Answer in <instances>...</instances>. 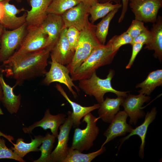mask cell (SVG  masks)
I'll list each match as a JSON object with an SVG mask.
<instances>
[{"mask_svg":"<svg viewBox=\"0 0 162 162\" xmlns=\"http://www.w3.org/2000/svg\"><path fill=\"white\" fill-rule=\"evenodd\" d=\"M50 52L45 49L3 62V73L16 81L14 86H21L25 81L45 76Z\"/></svg>","mask_w":162,"mask_h":162,"instance_id":"6da1fadb","label":"cell"},{"mask_svg":"<svg viewBox=\"0 0 162 162\" xmlns=\"http://www.w3.org/2000/svg\"><path fill=\"white\" fill-rule=\"evenodd\" d=\"M96 25L88 20L84 28L80 31L79 41L71 62L66 67L72 75L87 59L93 51L101 44L95 34Z\"/></svg>","mask_w":162,"mask_h":162,"instance_id":"7a4b0ae2","label":"cell"},{"mask_svg":"<svg viewBox=\"0 0 162 162\" xmlns=\"http://www.w3.org/2000/svg\"><path fill=\"white\" fill-rule=\"evenodd\" d=\"M117 52L107 44L101 45L71 75V79L76 81L90 78L98 68L110 64Z\"/></svg>","mask_w":162,"mask_h":162,"instance_id":"3957f363","label":"cell"},{"mask_svg":"<svg viewBox=\"0 0 162 162\" xmlns=\"http://www.w3.org/2000/svg\"><path fill=\"white\" fill-rule=\"evenodd\" d=\"M115 75V71L110 69L106 78L102 79L98 76L94 72L88 79L79 81L78 87L86 94L93 96L99 104L104 100V94L107 92H112L117 96L125 97L130 92L121 91L114 88L111 85V80Z\"/></svg>","mask_w":162,"mask_h":162,"instance_id":"277c9868","label":"cell"},{"mask_svg":"<svg viewBox=\"0 0 162 162\" xmlns=\"http://www.w3.org/2000/svg\"><path fill=\"white\" fill-rule=\"evenodd\" d=\"M82 122L86 124V128L81 129L76 127L75 129L70 148L76 149L81 152L89 149L94 145L93 142L99 133V128L97 125L99 117L89 112L83 117Z\"/></svg>","mask_w":162,"mask_h":162,"instance_id":"5b68a950","label":"cell"},{"mask_svg":"<svg viewBox=\"0 0 162 162\" xmlns=\"http://www.w3.org/2000/svg\"><path fill=\"white\" fill-rule=\"evenodd\" d=\"M5 28L1 39L0 62L9 58L21 45L27 32L26 22L16 29L6 30Z\"/></svg>","mask_w":162,"mask_h":162,"instance_id":"8992f818","label":"cell"},{"mask_svg":"<svg viewBox=\"0 0 162 162\" xmlns=\"http://www.w3.org/2000/svg\"><path fill=\"white\" fill-rule=\"evenodd\" d=\"M27 29V33L20 46L7 60H10L44 49L47 41V35L43 32L40 26Z\"/></svg>","mask_w":162,"mask_h":162,"instance_id":"52a82bcc","label":"cell"},{"mask_svg":"<svg viewBox=\"0 0 162 162\" xmlns=\"http://www.w3.org/2000/svg\"><path fill=\"white\" fill-rule=\"evenodd\" d=\"M128 3L135 19L145 22H155L162 7V0H129Z\"/></svg>","mask_w":162,"mask_h":162,"instance_id":"ba28073f","label":"cell"},{"mask_svg":"<svg viewBox=\"0 0 162 162\" xmlns=\"http://www.w3.org/2000/svg\"><path fill=\"white\" fill-rule=\"evenodd\" d=\"M50 70L46 72L45 77L42 81V83L46 86L49 85L54 82H58L64 84L71 93L74 98H76L77 94L73 89L74 87L78 93L80 89L73 82V80L69 74V70L66 66L57 63L51 60Z\"/></svg>","mask_w":162,"mask_h":162,"instance_id":"9c48e42d","label":"cell"},{"mask_svg":"<svg viewBox=\"0 0 162 162\" xmlns=\"http://www.w3.org/2000/svg\"><path fill=\"white\" fill-rule=\"evenodd\" d=\"M71 113V111L68 112L67 118L64 123L59 127L60 132L57 137L58 143L51 153V162H62L67 156L69 133L73 125Z\"/></svg>","mask_w":162,"mask_h":162,"instance_id":"30bf717a","label":"cell"},{"mask_svg":"<svg viewBox=\"0 0 162 162\" xmlns=\"http://www.w3.org/2000/svg\"><path fill=\"white\" fill-rule=\"evenodd\" d=\"M151 99L149 96L139 94L137 95L128 93L122 104L124 111L130 117L129 124L136 125L139 119L145 117L146 113L142 106Z\"/></svg>","mask_w":162,"mask_h":162,"instance_id":"8fae6325","label":"cell"},{"mask_svg":"<svg viewBox=\"0 0 162 162\" xmlns=\"http://www.w3.org/2000/svg\"><path fill=\"white\" fill-rule=\"evenodd\" d=\"M40 27L43 32L48 35L44 49L50 52L55 46L61 31L65 28L61 16L53 14H48Z\"/></svg>","mask_w":162,"mask_h":162,"instance_id":"7c38bea8","label":"cell"},{"mask_svg":"<svg viewBox=\"0 0 162 162\" xmlns=\"http://www.w3.org/2000/svg\"><path fill=\"white\" fill-rule=\"evenodd\" d=\"M90 7L82 2L68 10L61 16L65 28L73 26L79 31L82 29L88 19Z\"/></svg>","mask_w":162,"mask_h":162,"instance_id":"4fadbf2b","label":"cell"},{"mask_svg":"<svg viewBox=\"0 0 162 162\" xmlns=\"http://www.w3.org/2000/svg\"><path fill=\"white\" fill-rule=\"evenodd\" d=\"M27 0L31 7V10H26L27 29L39 27L47 16V9L52 0Z\"/></svg>","mask_w":162,"mask_h":162,"instance_id":"5bb4252c","label":"cell"},{"mask_svg":"<svg viewBox=\"0 0 162 162\" xmlns=\"http://www.w3.org/2000/svg\"><path fill=\"white\" fill-rule=\"evenodd\" d=\"M128 116L124 110L119 111L118 112L104 134L106 139L101 147L116 138L125 136L127 133L132 131L134 128L127 122Z\"/></svg>","mask_w":162,"mask_h":162,"instance_id":"9a60e30c","label":"cell"},{"mask_svg":"<svg viewBox=\"0 0 162 162\" xmlns=\"http://www.w3.org/2000/svg\"><path fill=\"white\" fill-rule=\"evenodd\" d=\"M67 29L64 28L62 29L50 54L51 60L64 65H68L71 62L75 52L71 49L67 38Z\"/></svg>","mask_w":162,"mask_h":162,"instance_id":"2e32d148","label":"cell"},{"mask_svg":"<svg viewBox=\"0 0 162 162\" xmlns=\"http://www.w3.org/2000/svg\"><path fill=\"white\" fill-rule=\"evenodd\" d=\"M11 0H4L2 1L4 6L3 15L0 20V24L5 28L11 30L18 28L26 22L27 13L17 16L16 14L26 10L22 8L17 9L14 4L9 3Z\"/></svg>","mask_w":162,"mask_h":162,"instance_id":"e0dca14e","label":"cell"},{"mask_svg":"<svg viewBox=\"0 0 162 162\" xmlns=\"http://www.w3.org/2000/svg\"><path fill=\"white\" fill-rule=\"evenodd\" d=\"M66 116L64 113L52 115L50 113V109H48L45 111L44 116L41 120L34 122L28 127H23V131L25 133L30 134L32 133L35 128L39 127L44 130L50 129L52 134L57 137L58 128L65 121Z\"/></svg>","mask_w":162,"mask_h":162,"instance_id":"ac0fdd59","label":"cell"},{"mask_svg":"<svg viewBox=\"0 0 162 162\" xmlns=\"http://www.w3.org/2000/svg\"><path fill=\"white\" fill-rule=\"evenodd\" d=\"M157 114V108L153 107L150 112L148 111L145 116L143 122L140 125L133 129L130 134L125 137L119 140L120 145L118 148V152L124 142L128 140L130 137L134 135H137L140 138L141 144L139 148V156L142 159L144 157V148L145 145V139L147 131L149 125L155 119Z\"/></svg>","mask_w":162,"mask_h":162,"instance_id":"d6986e66","label":"cell"},{"mask_svg":"<svg viewBox=\"0 0 162 162\" xmlns=\"http://www.w3.org/2000/svg\"><path fill=\"white\" fill-rule=\"evenodd\" d=\"M0 82L3 92L1 102L10 113L11 114L16 113L21 104V94H15L14 89L16 86L14 85L12 87L6 82L3 77L2 69L1 68H0Z\"/></svg>","mask_w":162,"mask_h":162,"instance_id":"ffe728a7","label":"cell"},{"mask_svg":"<svg viewBox=\"0 0 162 162\" xmlns=\"http://www.w3.org/2000/svg\"><path fill=\"white\" fill-rule=\"evenodd\" d=\"M124 97L118 96L116 98H111L107 97L100 104L98 109L99 118H101L105 122L110 123L120 111V106H121Z\"/></svg>","mask_w":162,"mask_h":162,"instance_id":"44dd1931","label":"cell"},{"mask_svg":"<svg viewBox=\"0 0 162 162\" xmlns=\"http://www.w3.org/2000/svg\"><path fill=\"white\" fill-rule=\"evenodd\" d=\"M56 88L61 94L70 104L73 110L72 116L73 119V125L74 127H78L81 124L80 120L86 115L92 111L98 109L100 104L98 103L89 106H84L72 100L68 97L61 85L56 83Z\"/></svg>","mask_w":162,"mask_h":162,"instance_id":"7402d4cb","label":"cell"},{"mask_svg":"<svg viewBox=\"0 0 162 162\" xmlns=\"http://www.w3.org/2000/svg\"><path fill=\"white\" fill-rule=\"evenodd\" d=\"M12 137V136H9L6 137L14 145V147L12 146L11 148L14 153L23 159L24 156L29 152L39 151L38 147L42 143L44 136L41 135L35 136L34 139H32L30 142L28 143L24 142L23 139L19 138L17 140L16 144L11 141L12 140H14Z\"/></svg>","mask_w":162,"mask_h":162,"instance_id":"603a6c76","label":"cell"},{"mask_svg":"<svg viewBox=\"0 0 162 162\" xmlns=\"http://www.w3.org/2000/svg\"><path fill=\"white\" fill-rule=\"evenodd\" d=\"M153 37L151 42L146 45L144 48L154 50V57L160 62L162 60V17L158 16L156 22L153 23L151 30Z\"/></svg>","mask_w":162,"mask_h":162,"instance_id":"cb8c5ba5","label":"cell"},{"mask_svg":"<svg viewBox=\"0 0 162 162\" xmlns=\"http://www.w3.org/2000/svg\"><path fill=\"white\" fill-rule=\"evenodd\" d=\"M162 85V70L158 69L150 72L143 81L137 84L136 88L141 89L139 94L149 96L157 87Z\"/></svg>","mask_w":162,"mask_h":162,"instance_id":"d4e9b609","label":"cell"},{"mask_svg":"<svg viewBox=\"0 0 162 162\" xmlns=\"http://www.w3.org/2000/svg\"><path fill=\"white\" fill-rule=\"evenodd\" d=\"M121 4H112V2L104 3L98 2L91 6L89 9V13L91 15V23H93L97 20L104 17L109 13L116 8L122 7Z\"/></svg>","mask_w":162,"mask_h":162,"instance_id":"484cf974","label":"cell"},{"mask_svg":"<svg viewBox=\"0 0 162 162\" xmlns=\"http://www.w3.org/2000/svg\"><path fill=\"white\" fill-rule=\"evenodd\" d=\"M105 151V147L104 146L97 151L84 154L77 149L68 147L67 156L62 162H90Z\"/></svg>","mask_w":162,"mask_h":162,"instance_id":"4316f807","label":"cell"},{"mask_svg":"<svg viewBox=\"0 0 162 162\" xmlns=\"http://www.w3.org/2000/svg\"><path fill=\"white\" fill-rule=\"evenodd\" d=\"M119 9L117 8L110 12L96 25L95 34L98 40L103 45H105L106 41L110 23Z\"/></svg>","mask_w":162,"mask_h":162,"instance_id":"83f0119b","label":"cell"},{"mask_svg":"<svg viewBox=\"0 0 162 162\" xmlns=\"http://www.w3.org/2000/svg\"><path fill=\"white\" fill-rule=\"evenodd\" d=\"M56 137L52 134L47 133L44 136L42 145L39 148L41 152L40 157L34 162H51L50 155Z\"/></svg>","mask_w":162,"mask_h":162,"instance_id":"f1b7e54d","label":"cell"},{"mask_svg":"<svg viewBox=\"0 0 162 162\" xmlns=\"http://www.w3.org/2000/svg\"><path fill=\"white\" fill-rule=\"evenodd\" d=\"M80 2V0H52L47 10V14L61 15Z\"/></svg>","mask_w":162,"mask_h":162,"instance_id":"f546056e","label":"cell"},{"mask_svg":"<svg viewBox=\"0 0 162 162\" xmlns=\"http://www.w3.org/2000/svg\"><path fill=\"white\" fill-rule=\"evenodd\" d=\"M132 39V38L126 31L119 35L114 36L106 44L111 46L113 51L117 52L122 46L127 44H131Z\"/></svg>","mask_w":162,"mask_h":162,"instance_id":"4dcf8cb0","label":"cell"},{"mask_svg":"<svg viewBox=\"0 0 162 162\" xmlns=\"http://www.w3.org/2000/svg\"><path fill=\"white\" fill-rule=\"evenodd\" d=\"M2 132L0 131V159H14L20 162L26 161L16 154L11 149L8 148L5 144V141L1 138Z\"/></svg>","mask_w":162,"mask_h":162,"instance_id":"1f68e13d","label":"cell"},{"mask_svg":"<svg viewBox=\"0 0 162 162\" xmlns=\"http://www.w3.org/2000/svg\"><path fill=\"white\" fill-rule=\"evenodd\" d=\"M80 31L73 26L67 28L66 36L71 49L75 52L79 39Z\"/></svg>","mask_w":162,"mask_h":162,"instance_id":"d6a6232c","label":"cell"},{"mask_svg":"<svg viewBox=\"0 0 162 162\" xmlns=\"http://www.w3.org/2000/svg\"><path fill=\"white\" fill-rule=\"evenodd\" d=\"M147 29L143 22L135 19L126 32L133 38Z\"/></svg>","mask_w":162,"mask_h":162,"instance_id":"836d02e7","label":"cell"},{"mask_svg":"<svg viewBox=\"0 0 162 162\" xmlns=\"http://www.w3.org/2000/svg\"><path fill=\"white\" fill-rule=\"evenodd\" d=\"M153 34L151 30L148 29L143 31L135 38H133L131 45L134 43H140L147 45L151 41Z\"/></svg>","mask_w":162,"mask_h":162,"instance_id":"e575fe53","label":"cell"},{"mask_svg":"<svg viewBox=\"0 0 162 162\" xmlns=\"http://www.w3.org/2000/svg\"><path fill=\"white\" fill-rule=\"evenodd\" d=\"M132 46V52L129 62L126 66V68H130L133 65L135 58L142 49L143 45L140 43H134L131 44Z\"/></svg>","mask_w":162,"mask_h":162,"instance_id":"d590c367","label":"cell"},{"mask_svg":"<svg viewBox=\"0 0 162 162\" xmlns=\"http://www.w3.org/2000/svg\"><path fill=\"white\" fill-rule=\"evenodd\" d=\"M122 10L120 16L118 20V23L121 22L124 19L125 14L127 11L129 0H122Z\"/></svg>","mask_w":162,"mask_h":162,"instance_id":"8d00e7d4","label":"cell"},{"mask_svg":"<svg viewBox=\"0 0 162 162\" xmlns=\"http://www.w3.org/2000/svg\"><path fill=\"white\" fill-rule=\"evenodd\" d=\"M80 2H82L87 5L89 7H91L98 2V0H80Z\"/></svg>","mask_w":162,"mask_h":162,"instance_id":"74e56055","label":"cell"},{"mask_svg":"<svg viewBox=\"0 0 162 162\" xmlns=\"http://www.w3.org/2000/svg\"><path fill=\"white\" fill-rule=\"evenodd\" d=\"M100 3H104L107 2H113L115 4H121L120 0H98Z\"/></svg>","mask_w":162,"mask_h":162,"instance_id":"f35d334b","label":"cell"},{"mask_svg":"<svg viewBox=\"0 0 162 162\" xmlns=\"http://www.w3.org/2000/svg\"><path fill=\"white\" fill-rule=\"evenodd\" d=\"M4 6L2 2H0V20L3 15Z\"/></svg>","mask_w":162,"mask_h":162,"instance_id":"ab89813d","label":"cell"},{"mask_svg":"<svg viewBox=\"0 0 162 162\" xmlns=\"http://www.w3.org/2000/svg\"><path fill=\"white\" fill-rule=\"evenodd\" d=\"M4 28L0 24V54L1 52V39Z\"/></svg>","mask_w":162,"mask_h":162,"instance_id":"60d3db41","label":"cell"},{"mask_svg":"<svg viewBox=\"0 0 162 162\" xmlns=\"http://www.w3.org/2000/svg\"><path fill=\"white\" fill-rule=\"evenodd\" d=\"M3 97V92L2 86L0 82V103L2 101Z\"/></svg>","mask_w":162,"mask_h":162,"instance_id":"b9f144b4","label":"cell"},{"mask_svg":"<svg viewBox=\"0 0 162 162\" xmlns=\"http://www.w3.org/2000/svg\"><path fill=\"white\" fill-rule=\"evenodd\" d=\"M3 0H0V2H1ZM15 0L17 2H19V3L21 2L22 1V0Z\"/></svg>","mask_w":162,"mask_h":162,"instance_id":"7bdbcfd3","label":"cell"},{"mask_svg":"<svg viewBox=\"0 0 162 162\" xmlns=\"http://www.w3.org/2000/svg\"><path fill=\"white\" fill-rule=\"evenodd\" d=\"M3 112H2V110L0 107V115H3Z\"/></svg>","mask_w":162,"mask_h":162,"instance_id":"ee69618b","label":"cell"}]
</instances>
